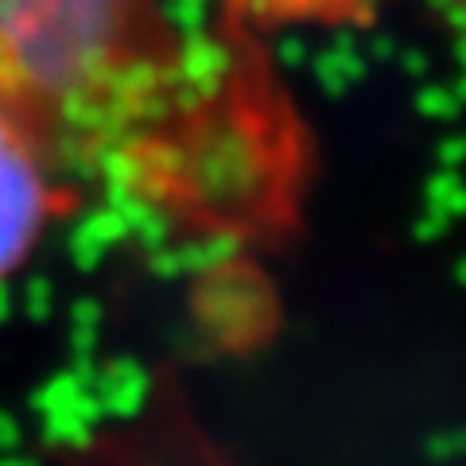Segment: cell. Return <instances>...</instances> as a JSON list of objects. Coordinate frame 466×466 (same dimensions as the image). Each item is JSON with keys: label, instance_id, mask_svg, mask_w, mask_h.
Masks as SVG:
<instances>
[{"label": "cell", "instance_id": "obj_1", "mask_svg": "<svg viewBox=\"0 0 466 466\" xmlns=\"http://www.w3.org/2000/svg\"><path fill=\"white\" fill-rule=\"evenodd\" d=\"M183 75L167 0H0V109L70 179L137 152Z\"/></svg>", "mask_w": 466, "mask_h": 466}, {"label": "cell", "instance_id": "obj_2", "mask_svg": "<svg viewBox=\"0 0 466 466\" xmlns=\"http://www.w3.org/2000/svg\"><path fill=\"white\" fill-rule=\"evenodd\" d=\"M75 179L20 116L0 109V284L35 253Z\"/></svg>", "mask_w": 466, "mask_h": 466}, {"label": "cell", "instance_id": "obj_3", "mask_svg": "<svg viewBox=\"0 0 466 466\" xmlns=\"http://www.w3.org/2000/svg\"><path fill=\"white\" fill-rule=\"evenodd\" d=\"M451 8H455L459 16H462V24H466V0H451Z\"/></svg>", "mask_w": 466, "mask_h": 466}]
</instances>
